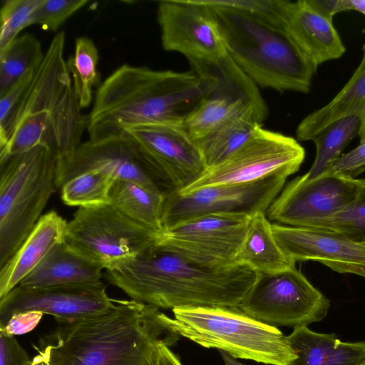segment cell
<instances>
[{"mask_svg": "<svg viewBox=\"0 0 365 365\" xmlns=\"http://www.w3.org/2000/svg\"><path fill=\"white\" fill-rule=\"evenodd\" d=\"M257 275L243 264L204 266L157 244L103 273L108 282L130 299L172 310L190 307H238Z\"/></svg>", "mask_w": 365, "mask_h": 365, "instance_id": "cell-2", "label": "cell"}, {"mask_svg": "<svg viewBox=\"0 0 365 365\" xmlns=\"http://www.w3.org/2000/svg\"><path fill=\"white\" fill-rule=\"evenodd\" d=\"M330 301L295 267L258 274L238 308L273 327L307 326L322 320Z\"/></svg>", "mask_w": 365, "mask_h": 365, "instance_id": "cell-9", "label": "cell"}, {"mask_svg": "<svg viewBox=\"0 0 365 365\" xmlns=\"http://www.w3.org/2000/svg\"><path fill=\"white\" fill-rule=\"evenodd\" d=\"M204 1L215 11L228 55L257 86L309 92L317 68L283 27L227 1Z\"/></svg>", "mask_w": 365, "mask_h": 365, "instance_id": "cell-5", "label": "cell"}, {"mask_svg": "<svg viewBox=\"0 0 365 365\" xmlns=\"http://www.w3.org/2000/svg\"><path fill=\"white\" fill-rule=\"evenodd\" d=\"M222 358L225 365H245L225 351H220Z\"/></svg>", "mask_w": 365, "mask_h": 365, "instance_id": "cell-41", "label": "cell"}, {"mask_svg": "<svg viewBox=\"0 0 365 365\" xmlns=\"http://www.w3.org/2000/svg\"><path fill=\"white\" fill-rule=\"evenodd\" d=\"M99 315L56 321L38 354L50 365H157L159 347L180 335L160 309L133 299H114Z\"/></svg>", "mask_w": 365, "mask_h": 365, "instance_id": "cell-1", "label": "cell"}, {"mask_svg": "<svg viewBox=\"0 0 365 365\" xmlns=\"http://www.w3.org/2000/svg\"><path fill=\"white\" fill-rule=\"evenodd\" d=\"M65 43V32L60 31L0 138V162L37 146L46 147L58 158V177L82 143L87 116L81 112L64 58Z\"/></svg>", "mask_w": 365, "mask_h": 365, "instance_id": "cell-4", "label": "cell"}, {"mask_svg": "<svg viewBox=\"0 0 365 365\" xmlns=\"http://www.w3.org/2000/svg\"><path fill=\"white\" fill-rule=\"evenodd\" d=\"M87 0H43L34 16V24L56 31L73 14L84 7Z\"/></svg>", "mask_w": 365, "mask_h": 365, "instance_id": "cell-34", "label": "cell"}, {"mask_svg": "<svg viewBox=\"0 0 365 365\" xmlns=\"http://www.w3.org/2000/svg\"><path fill=\"white\" fill-rule=\"evenodd\" d=\"M289 176L279 173L252 182L211 185L188 192L170 191L165 195L163 231L205 215L266 213Z\"/></svg>", "mask_w": 365, "mask_h": 365, "instance_id": "cell-11", "label": "cell"}, {"mask_svg": "<svg viewBox=\"0 0 365 365\" xmlns=\"http://www.w3.org/2000/svg\"><path fill=\"white\" fill-rule=\"evenodd\" d=\"M31 361L14 336L0 331V365H29Z\"/></svg>", "mask_w": 365, "mask_h": 365, "instance_id": "cell-37", "label": "cell"}, {"mask_svg": "<svg viewBox=\"0 0 365 365\" xmlns=\"http://www.w3.org/2000/svg\"><path fill=\"white\" fill-rule=\"evenodd\" d=\"M153 159L170 191H180L207 169L183 124L150 123L125 130Z\"/></svg>", "mask_w": 365, "mask_h": 365, "instance_id": "cell-18", "label": "cell"}, {"mask_svg": "<svg viewBox=\"0 0 365 365\" xmlns=\"http://www.w3.org/2000/svg\"><path fill=\"white\" fill-rule=\"evenodd\" d=\"M304 158L305 150L297 140L261 126L239 150L218 165L207 168L192 184L178 192L252 182L279 173L291 175L299 170Z\"/></svg>", "mask_w": 365, "mask_h": 365, "instance_id": "cell-12", "label": "cell"}, {"mask_svg": "<svg viewBox=\"0 0 365 365\" xmlns=\"http://www.w3.org/2000/svg\"><path fill=\"white\" fill-rule=\"evenodd\" d=\"M251 216L215 213L199 216L165 230L157 245L211 267L235 264Z\"/></svg>", "mask_w": 365, "mask_h": 365, "instance_id": "cell-13", "label": "cell"}, {"mask_svg": "<svg viewBox=\"0 0 365 365\" xmlns=\"http://www.w3.org/2000/svg\"><path fill=\"white\" fill-rule=\"evenodd\" d=\"M172 311L174 317L170 322L175 331L203 347L271 365H289L297 357L279 329L238 307H190Z\"/></svg>", "mask_w": 365, "mask_h": 365, "instance_id": "cell-6", "label": "cell"}, {"mask_svg": "<svg viewBox=\"0 0 365 365\" xmlns=\"http://www.w3.org/2000/svg\"><path fill=\"white\" fill-rule=\"evenodd\" d=\"M157 20L161 43L189 61H215L228 56L213 9L204 0H163Z\"/></svg>", "mask_w": 365, "mask_h": 365, "instance_id": "cell-16", "label": "cell"}, {"mask_svg": "<svg viewBox=\"0 0 365 365\" xmlns=\"http://www.w3.org/2000/svg\"><path fill=\"white\" fill-rule=\"evenodd\" d=\"M161 234L135 222L108 203L79 207L67 223L65 242L107 270L156 244Z\"/></svg>", "mask_w": 365, "mask_h": 365, "instance_id": "cell-8", "label": "cell"}, {"mask_svg": "<svg viewBox=\"0 0 365 365\" xmlns=\"http://www.w3.org/2000/svg\"><path fill=\"white\" fill-rule=\"evenodd\" d=\"M235 263L248 266L257 274L275 273L295 267L277 242L265 212L251 216Z\"/></svg>", "mask_w": 365, "mask_h": 365, "instance_id": "cell-25", "label": "cell"}, {"mask_svg": "<svg viewBox=\"0 0 365 365\" xmlns=\"http://www.w3.org/2000/svg\"><path fill=\"white\" fill-rule=\"evenodd\" d=\"M35 71L28 73L0 95V138L5 134L14 113L29 86Z\"/></svg>", "mask_w": 365, "mask_h": 365, "instance_id": "cell-35", "label": "cell"}, {"mask_svg": "<svg viewBox=\"0 0 365 365\" xmlns=\"http://www.w3.org/2000/svg\"><path fill=\"white\" fill-rule=\"evenodd\" d=\"M282 17L285 31L316 68L345 53L332 19L319 11L311 0H283Z\"/></svg>", "mask_w": 365, "mask_h": 365, "instance_id": "cell-20", "label": "cell"}, {"mask_svg": "<svg viewBox=\"0 0 365 365\" xmlns=\"http://www.w3.org/2000/svg\"><path fill=\"white\" fill-rule=\"evenodd\" d=\"M59 160L37 146L0 162V268L17 251L58 188Z\"/></svg>", "mask_w": 365, "mask_h": 365, "instance_id": "cell-7", "label": "cell"}, {"mask_svg": "<svg viewBox=\"0 0 365 365\" xmlns=\"http://www.w3.org/2000/svg\"><path fill=\"white\" fill-rule=\"evenodd\" d=\"M341 11H356L365 14V0H341Z\"/></svg>", "mask_w": 365, "mask_h": 365, "instance_id": "cell-40", "label": "cell"}, {"mask_svg": "<svg viewBox=\"0 0 365 365\" xmlns=\"http://www.w3.org/2000/svg\"><path fill=\"white\" fill-rule=\"evenodd\" d=\"M211 86L206 76L123 64L100 84L87 116L89 140L150 123L183 124Z\"/></svg>", "mask_w": 365, "mask_h": 365, "instance_id": "cell-3", "label": "cell"}, {"mask_svg": "<svg viewBox=\"0 0 365 365\" xmlns=\"http://www.w3.org/2000/svg\"><path fill=\"white\" fill-rule=\"evenodd\" d=\"M357 115L360 118L358 135L365 141V41L362 58L349 81L327 104L307 115L296 130L297 140H312L326 126L343 117Z\"/></svg>", "mask_w": 365, "mask_h": 365, "instance_id": "cell-22", "label": "cell"}, {"mask_svg": "<svg viewBox=\"0 0 365 365\" xmlns=\"http://www.w3.org/2000/svg\"><path fill=\"white\" fill-rule=\"evenodd\" d=\"M360 123L357 115L345 116L329 124L314 138L316 157L309 170L303 175L306 179H314L326 173L359 134Z\"/></svg>", "mask_w": 365, "mask_h": 365, "instance_id": "cell-28", "label": "cell"}, {"mask_svg": "<svg viewBox=\"0 0 365 365\" xmlns=\"http://www.w3.org/2000/svg\"><path fill=\"white\" fill-rule=\"evenodd\" d=\"M264 120L257 113L249 111L195 140L206 168L218 165L242 147L253 138Z\"/></svg>", "mask_w": 365, "mask_h": 365, "instance_id": "cell-26", "label": "cell"}, {"mask_svg": "<svg viewBox=\"0 0 365 365\" xmlns=\"http://www.w3.org/2000/svg\"><path fill=\"white\" fill-rule=\"evenodd\" d=\"M157 365H182L179 358L166 345L159 347Z\"/></svg>", "mask_w": 365, "mask_h": 365, "instance_id": "cell-39", "label": "cell"}, {"mask_svg": "<svg viewBox=\"0 0 365 365\" xmlns=\"http://www.w3.org/2000/svg\"><path fill=\"white\" fill-rule=\"evenodd\" d=\"M191 69L207 76L211 86L183 122L196 140L225 122L249 111L266 119L268 110L258 86L230 56L215 61H189Z\"/></svg>", "mask_w": 365, "mask_h": 365, "instance_id": "cell-10", "label": "cell"}, {"mask_svg": "<svg viewBox=\"0 0 365 365\" xmlns=\"http://www.w3.org/2000/svg\"><path fill=\"white\" fill-rule=\"evenodd\" d=\"M165 195L136 182L115 180L109 192V204L135 222L163 233Z\"/></svg>", "mask_w": 365, "mask_h": 365, "instance_id": "cell-27", "label": "cell"}, {"mask_svg": "<svg viewBox=\"0 0 365 365\" xmlns=\"http://www.w3.org/2000/svg\"><path fill=\"white\" fill-rule=\"evenodd\" d=\"M114 304L101 281L41 287L18 285L0 298V326L20 312H39L56 321H76L103 314Z\"/></svg>", "mask_w": 365, "mask_h": 365, "instance_id": "cell-17", "label": "cell"}, {"mask_svg": "<svg viewBox=\"0 0 365 365\" xmlns=\"http://www.w3.org/2000/svg\"><path fill=\"white\" fill-rule=\"evenodd\" d=\"M284 253L297 261H315L339 273L365 277V246L327 230L272 224Z\"/></svg>", "mask_w": 365, "mask_h": 365, "instance_id": "cell-19", "label": "cell"}, {"mask_svg": "<svg viewBox=\"0 0 365 365\" xmlns=\"http://www.w3.org/2000/svg\"><path fill=\"white\" fill-rule=\"evenodd\" d=\"M115 179L101 170L78 174L61 186L64 204L79 207L109 203V192Z\"/></svg>", "mask_w": 365, "mask_h": 365, "instance_id": "cell-31", "label": "cell"}, {"mask_svg": "<svg viewBox=\"0 0 365 365\" xmlns=\"http://www.w3.org/2000/svg\"><path fill=\"white\" fill-rule=\"evenodd\" d=\"M90 170H101L115 180L132 181L163 195L170 192L153 159L126 133L82 143L58 175V188L73 177Z\"/></svg>", "mask_w": 365, "mask_h": 365, "instance_id": "cell-15", "label": "cell"}, {"mask_svg": "<svg viewBox=\"0 0 365 365\" xmlns=\"http://www.w3.org/2000/svg\"><path fill=\"white\" fill-rule=\"evenodd\" d=\"M29 365H35V364H34V362H33L32 359H31V363L29 364Z\"/></svg>", "mask_w": 365, "mask_h": 365, "instance_id": "cell-42", "label": "cell"}, {"mask_svg": "<svg viewBox=\"0 0 365 365\" xmlns=\"http://www.w3.org/2000/svg\"><path fill=\"white\" fill-rule=\"evenodd\" d=\"M43 315L41 312L34 311L15 314L0 326V331L11 336L28 333L38 325Z\"/></svg>", "mask_w": 365, "mask_h": 365, "instance_id": "cell-38", "label": "cell"}, {"mask_svg": "<svg viewBox=\"0 0 365 365\" xmlns=\"http://www.w3.org/2000/svg\"><path fill=\"white\" fill-rule=\"evenodd\" d=\"M103 268L73 250L65 241L57 245L19 284L41 287L101 281Z\"/></svg>", "mask_w": 365, "mask_h": 365, "instance_id": "cell-24", "label": "cell"}, {"mask_svg": "<svg viewBox=\"0 0 365 365\" xmlns=\"http://www.w3.org/2000/svg\"><path fill=\"white\" fill-rule=\"evenodd\" d=\"M68 222L56 211L43 215L9 260L0 268V298L17 287L58 244Z\"/></svg>", "mask_w": 365, "mask_h": 365, "instance_id": "cell-21", "label": "cell"}, {"mask_svg": "<svg viewBox=\"0 0 365 365\" xmlns=\"http://www.w3.org/2000/svg\"><path fill=\"white\" fill-rule=\"evenodd\" d=\"M357 193L342 210L318 228L340 235L365 246V179H356Z\"/></svg>", "mask_w": 365, "mask_h": 365, "instance_id": "cell-32", "label": "cell"}, {"mask_svg": "<svg viewBox=\"0 0 365 365\" xmlns=\"http://www.w3.org/2000/svg\"><path fill=\"white\" fill-rule=\"evenodd\" d=\"M357 189L356 178L322 175L307 180L298 176L283 187L266 215L277 224L318 229L354 199Z\"/></svg>", "mask_w": 365, "mask_h": 365, "instance_id": "cell-14", "label": "cell"}, {"mask_svg": "<svg viewBox=\"0 0 365 365\" xmlns=\"http://www.w3.org/2000/svg\"><path fill=\"white\" fill-rule=\"evenodd\" d=\"M98 61V51L93 40L87 36L76 38L74 54L66 63L81 108L91 105L94 88L100 86Z\"/></svg>", "mask_w": 365, "mask_h": 365, "instance_id": "cell-30", "label": "cell"}, {"mask_svg": "<svg viewBox=\"0 0 365 365\" xmlns=\"http://www.w3.org/2000/svg\"><path fill=\"white\" fill-rule=\"evenodd\" d=\"M365 171V141L336 159L323 175H334L355 179Z\"/></svg>", "mask_w": 365, "mask_h": 365, "instance_id": "cell-36", "label": "cell"}, {"mask_svg": "<svg viewBox=\"0 0 365 365\" xmlns=\"http://www.w3.org/2000/svg\"><path fill=\"white\" fill-rule=\"evenodd\" d=\"M287 339L297 356L289 365H365V341H341L307 326L294 327Z\"/></svg>", "mask_w": 365, "mask_h": 365, "instance_id": "cell-23", "label": "cell"}, {"mask_svg": "<svg viewBox=\"0 0 365 365\" xmlns=\"http://www.w3.org/2000/svg\"><path fill=\"white\" fill-rule=\"evenodd\" d=\"M44 55L41 42L31 34L19 36L0 51V95L35 71Z\"/></svg>", "mask_w": 365, "mask_h": 365, "instance_id": "cell-29", "label": "cell"}, {"mask_svg": "<svg viewBox=\"0 0 365 365\" xmlns=\"http://www.w3.org/2000/svg\"><path fill=\"white\" fill-rule=\"evenodd\" d=\"M43 0H6L0 9V51L25 28L34 25V16Z\"/></svg>", "mask_w": 365, "mask_h": 365, "instance_id": "cell-33", "label": "cell"}]
</instances>
